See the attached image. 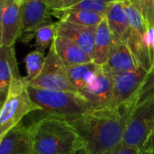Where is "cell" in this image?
<instances>
[{
	"label": "cell",
	"instance_id": "1",
	"mask_svg": "<svg viewBox=\"0 0 154 154\" xmlns=\"http://www.w3.org/2000/svg\"><path fill=\"white\" fill-rule=\"evenodd\" d=\"M134 97L119 106L92 109L70 121L86 143L90 154H104L123 142L132 111Z\"/></svg>",
	"mask_w": 154,
	"mask_h": 154
},
{
	"label": "cell",
	"instance_id": "2",
	"mask_svg": "<svg viewBox=\"0 0 154 154\" xmlns=\"http://www.w3.org/2000/svg\"><path fill=\"white\" fill-rule=\"evenodd\" d=\"M38 113L29 125L32 153L74 154L86 147L84 139L69 121Z\"/></svg>",
	"mask_w": 154,
	"mask_h": 154
},
{
	"label": "cell",
	"instance_id": "3",
	"mask_svg": "<svg viewBox=\"0 0 154 154\" xmlns=\"http://www.w3.org/2000/svg\"><path fill=\"white\" fill-rule=\"evenodd\" d=\"M154 134V69L143 84L128 120L123 143L140 150Z\"/></svg>",
	"mask_w": 154,
	"mask_h": 154
},
{
	"label": "cell",
	"instance_id": "4",
	"mask_svg": "<svg viewBox=\"0 0 154 154\" xmlns=\"http://www.w3.org/2000/svg\"><path fill=\"white\" fill-rule=\"evenodd\" d=\"M32 99L41 106L43 115L54 116L72 121L93 109L90 103L79 92L48 90L28 87Z\"/></svg>",
	"mask_w": 154,
	"mask_h": 154
},
{
	"label": "cell",
	"instance_id": "5",
	"mask_svg": "<svg viewBox=\"0 0 154 154\" xmlns=\"http://www.w3.org/2000/svg\"><path fill=\"white\" fill-rule=\"evenodd\" d=\"M130 24V34L126 44L138 64L152 72L154 69V31H150L142 13L129 1L122 0Z\"/></svg>",
	"mask_w": 154,
	"mask_h": 154
},
{
	"label": "cell",
	"instance_id": "6",
	"mask_svg": "<svg viewBox=\"0 0 154 154\" xmlns=\"http://www.w3.org/2000/svg\"><path fill=\"white\" fill-rule=\"evenodd\" d=\"M29 84L24 77L14 79L9 87L0 111V137L20 124L23 118L35 111L42 110L31 97Z\"/></svg>",
	"mask_w": 154,
	"mask_h": 154
},
{
	"label": "cell",
	"instance_id": "7",
	"mask_svg": "<svg viewBox=\"0 0 154 154\" xmlns=\"http://www.w3.org/2000/svg\"><path fill=\"white\" fill-rule=\"evenodd\" d=\"M28 84L32 88L42 89L79 92L72 86L68 75L67 66L59 57L53 43L45 57L42 70Z\"/></svg>",
	"mask_w": 154,
	"mask_h": 154
},
{
	"label": "cell",
	"instance_id": "8",
	"mask_svg": "<svg viewBox=\"0 0 154 154\" xmlns=\"http://www.w3.org/2000/svg\"><path fill=\"white\" fill-rule=\"evenodd\" d=\"M23 0H0V46L14 45L22 34Z\"/></svg>",
	"mask_w": 154,
	"mask_h": 154
},
{
	"label": "cell",
	"instance_id": "9",
	"mask_svg": "<svg viewBox=\"0 0 154 154\" xmlns=\"http://www.w3.org/2000/svg\"><path fill=\"white\" fill-rule=\"evenodd\" d=\"M150 72L142 67L136 69L113 74V97L111 106H119L134 97L145 83Z\"/></svg>",
	"mask_w": 154,
	"mask_h": 154
},
{
	"label": "cell",
	"instance_id": "10",
	"mask_svg": "<svg viewBox=\"0 0 154 154\" xmlns=\"http://www.w3.org/2000/svg\"><path fill=\"white\" fill-rule=\"evenodd\" d=\"M79 93L87 98L93 109L111 106L113 97L112 76L104 71L101 66L94 79Z\"/></svg>",
	"mask_w": 154,
	"mask_h": 154
},
{
	"label": "cell",
	"instance_id": "11",
	"mask_svg": "<svg viewBox=\"0 0 154 154\" xmlns=\"http://www.w3.org/2000/svg\"><path fill=\"white\" fill-rule=\"evenodd\" d=\"M51 10L46 0H23L22 34H32L42 25L51 23Z\"/></svg>",
	"mask_w": 154,
	"mask_h": 154
},
{
	"label": "cell",
	"instance_id": "12",
	"mask_svg": "<svg viewBox=\"0 0 154 154\" xmlns=\"http://www.w3.org/2000/svg\"><path fill=\"white\" fill-rule=\"evenodd\" d=\"M0 154H33L29 125L21 122L0 137Z\"/></svg>",
	"mask_w": 154,
	"mask_h": 154
},
{
	"label": "cell",
	"instance_id": "13",
	"mask_svg": "<svg viewBox=\"0 0 154 154\" xmlns=\"http://www.w3.org/2000/svg\"><path fill=\"white\" fill-rule=\"evenodd\" d=\"M96 29L94 27H86L69 22H57V35L66 37L78 44L93 60Z\"/></svg>",
	"mask_w": 154,
	"mask_h": 154
},
{
	"label": "cell",
	"instance_id": "14",
	"mask_svg": "<svg viewBox=\"0 0 154 154\" xmlns=\"http://www.w3.org/2000/svg\"><path fill=\"white\" fill-rule=\"evenodd\" d=\"M141 67L125 42H115L107 61L102 66L106 73L113 75L131 71Z\"/></svg>",
	"mask_w": 154,
	"mask_h": 154
},
{
	"label": "cell",
	"instance_id": "15",
	"mask_svg": "<svg viewBox=\"0 0 154 154\" xmlns=\"http://www.w3.org/2000/svg\"><path fill=\"white\" fill-rule=\"evenodd\" d=\"M14 45L0 46V104L5 101L11 82L21 79Z\"/></svg>",
	"mask_w": 154,
	"mask_h": 154
},
{
	"label": "cell",
	"instance_id": "16",
	"mask_svg": "<svg viewBox=\"0 0 154 154\" xmlns=\"http://www.w3.org/2000/svg\"><path fill=\"white\" fill-rule=\"evenodd\" d=\"M109 29L116 42H125L130 34V24L122 1L112 3L106 14Z\"/></svg>",
	"mask_w": 154,
	"mask_h": 154
},
{
	"label": "cell",
	"instance_id": "17",
	"mask_svg": "<svg viewBox=\"0 0 154 154\" xmlns=\"http://www.w3.org/2000/svg\"><path fill=\"white\" fill-rule=\"evenodd\" d=\"M53 45L59 57L67 67L93 61L92 58L78 44L66 37L56 35Z\"/></svg>",
	"mask_w": 154,
	"mask_h": 154
},
{
	"label": "cell",
	"instance_id": "18",
	"mask_svg": "<svg viewBox=\"0 0 154 154\" xmlns=\"http://www.w3.org/2000/svg\"><path fill=\"white\" fill-rule=\"evenodd\" d=\"M115 42L114 36L105 17L96 29L93 61L99 66H103L107 61Z\"/></svg>",
	"mask_w": 154,
	"mask_h": 154
},
{
	"label": "cell",
	"instance_id": "19",
	"mask_svg": "<svg viewBox=\"0 0 154 154\" xmlns=\"http://www.w3.org/2000/svg\"><path fill=\"white\" fill-rule=\"evenodd\" d=\"M52 15L59 19V21L69 22L71 23L97 28V25L103 21L106 15L97 12L88 11V10H72V9H62V10H52Z\"/></svg>",
	"mask_w": 154,
	"mask_h": 154
},
{
	"label": "cell",
	"instance_id": "20",
	"mask_svg": "<svg viewBox=\"0 0 154 154\" xmlns=\"http://www.w3.org/2000/svg\"><path fill=\"white\" fill-rule=\"evenodd\" d=\"M100 68L101 66L94 61L67 67L69 80L79 92L85 88L94 79Z\"/></svg>",
	"mask_w": 154,
	"mask_h": 154
},
{
	"label": "cell",
	"instance_id": "21",
	"mask_svg": "<svg viewBox=\"0 0 154 154\" xmlns=\"http://www.w3.org/2000/svg\"><path fill=\"white\" fill-rule=\"evenodd\" d=\"M57 22L49 23L41 26L34 33L36 50L43 52L45 50L52 45L57 35Z\"/></svg>",
	"mask_w": 154,
	"mask_h": 154
},
{
	"label": "cell",
	"instance_id": "22",
	"mask_svg": "<svg viewBox=\"0 0 154 154\" xmlns=\"http://www.w3.org/2000/svg\"><path fill=\"white\" fill-rule=\"evenodd\" d=\"M45 61L44 53L37 50L31 51L24 58L25 69H26V77L25 79L29 83L34 79L42 70Z\"/></svg>",
	"mask_w": 154,
	"mask_h": 154
},
{
	"label": "cell",
	"instance_id": "23",
	"mask_svg": "<svg viewBox=\"0 0 154 154\" xmlns=\"http://www.w3.org/2000/svg\"><path fill=\"white\" fill-rule=\"evenodd\" d=\"M111 4L112 3H109L106 0H80L67 9L88 10V11L97 12L99 14L106 15V11Z\"/></svg>",
	"mask_w": 154,
	"mask_h": 154
},
{
	"label": "cell",
	"instance_id": "24",
	"mask_svg": "<svg viewBox=\"0 0 154 154\" xmlns=\"http://www.w3.org/2000/svg\"><path fill=\"white\" fill-rule=\"evenodd\" d=\"M141 13L150 31H154V0H141Z\"/></svg>",
	"mask_w": 154,
	"mask_h": 154
},
{
	"label": "cell",
	"instance_id": "25",
	"mask_svg": "<svg viewBox=\"0 0 154 154\" xmlns=\"http://www.w3.org/2000/svg\"><path fill=\"white\" fill-rule=\"evenodd\" d=\"M80 0H46L51 10H62L67 9Z\"/></svg>",
	"mask_w": 154,
	"mask_h": 154
},
{
	"label": "cell",
	"instance_id": "26",
	"mask_svg": "<svg viewBox=\"0 0 154 154\" xmlns=\"http://www.w3.org/2000/svg\"><path fill=\"white\" fill-rule=\"evenodd\" d=\"M138 152H139L138 149L130 147L122 142L115 148L111 149L110 151L105 152L104 154H138Z\"/></svg>",
	"mask_w": 154,
	"mask_h": 154
},
{
	"label": "cell",
	"instance_id": "27",
	"mask_svg": "<svg viewBox=\"0 0 154 154\" xmlns=\"http://www.w3.org/2000/svg\"><path fill=\"white\" fill-rule=\"evenodd\" d=\"M138 154H154V134H152L143 146L139 150Z\"/></svg>",
	"mask_w": 154,
	"mask_h": 154
},
{
	"label": "cell",
	"instance_id": "28",
	"mask_svg": "<svg viewBox=\"0 0 154 154\" xmlns=\"http://www.w3.org/2000/svg\"><path fill=\"white\" fill-rule=\"evenodd\" d=\"M141 12V0H129Z\"/></svg>",
	"mask_w": 154,
	"mask_h": 154
},
{
	"label": "cell",
	"instance_id": "29",
	"mask_svg": "<svg viewBox=\"0 0 154 154\" xmlns=\"http://www.w3.org/2000/svg\"><path fill=\"white\" fill-rule=\"evenodd\" d=\"M74 154H90V153H89V152L88 151V149H87L86 147H84V148H82V149L79 150L77 152H75Z\"/></svg>",
	"mask_w": 154,
	"mask_h": 154
},
{
	"label": "cell",
	"instance_id": "30",
	"mask_svg": "<svg viewBox=\"0 0 154 154\" xmlns=\"http://www.w3.org/2000/svg\"><path fill=\"white\" fill-rule=\"evenodd\" d=\"M108 1L109 3H114V2H119V1H122V0H106Z\"/></svg>",
	"mask_w": 154,
	"mask_h": 154
}]
</instances>
